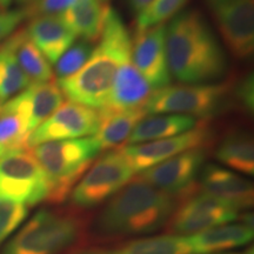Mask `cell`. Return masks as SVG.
<instances>
[{
    "mask_svg": "<svg viewBox=\"0 0 254 254\" xmlns=\"http://www.w3.org/2000/svg\"><path fill=\"white\" fill-rule=\"evenodd\" d=\"M166 56L171 77L185 85L219 80L228 68L224 49L196 9L180 12L166 26Z\"/></svg>",
    "mask_w": 254,
    "mask_h": 254,
    "instance_id": "obj_1",
    "label": "cell"
},
{
    "mask_svg": "<svg viewBox=\"0 0 254 254\" xmlns=\"http://www.w3.org/2000/svg\"><path fill=\"white\" fill-rule=\"evenodd\" d=\"M99 44L82 67L71 77L58 79L69 101L101 110L109 100L120 66L131 60L132 40L122 17L107 6Z\"/></svg>",
    "mask_w": 254,
    "mask_h": 254,
    "instance_id": "obj_2",
    "label": "cell"
},
{
    "mask_svg": "<svg viewBox=\"0 0 254 254\" xmlns=\"http://www.w3.org/2000/svg\"><path fill=\"white\" fill-rule=\"evenodd\" d=\"M174 208V196L138 178L110 199L97 219L95 230L106 238L152 234L167 224Z\"/></svg>",
    "mask_w": 254,
    "mask_h": 254,
    "instance_id": "obj_3",
    "label": "cell"
},
{
    "mask_svg": "<svg viewBox=\"0 0 254 254\" xmlns=\"http://www.w3.org/2000/svg\"><path fill=\"white\" fill-rule=\"evenodd\" d=\"M31 148L49 180L47 201L52 202H62L71 194L73 187L101 151L94 136L47 141Z\"/></svg>",
    "mask_w": 254,
    "mask_h": 254,
    "instance_id": "obj_4",
    "label": "cell"
},
{
    "mask_svg": "<svg viewBox=\"0 0 254 254\" xmlns=\"http://www.w3.org/2000/svg\"><path fill=\"white\" fill-rule=\"evenodd\" d=\"M80 219L41 209L8 241L0 254H62L80 237Z\"/></svg>",
    "mask_w": 254,
    "mask_h": 254,
    "instance_id": "obj_5",
    "label": "cell"
},
{
    "mask_svg": "<svg viewBox=\"0 0 254 254\" xmlns=\"http://www.w3.org/2000/svg\"><path fill=\"white\" fill-rule=\"evenodd\" d=\"M232 100L233 86L230 84H184L152 92L142 109L146 116L184 114L207 119L226 110Z\"/></svg>",
    "mask_w": 254,
    "mask_h": 254,
    "instance_id": "obj_6",
    "label": "cell"
},
{
    "mask_svg": "<svg viewBox=\"0 0 254 254\" xmlns=\"http://www.w3.org/2000/svg\"><path fill=\"white\" fill-rule=\"evenodd\" d=\"M50 194L47 177L31 152L13 151L0 157V200L33 206Z\"/></svg>",
    "mask_w": 254,
    "mask_h": 254,
    "instance_id": "obj_7",
    "label": "cell"
},
{
    "mask_svg": "<svg viewBox=\"0 0 254 254\" xmlns=\"http://www.w3.org/2000/svg\"><path fill=\"white\" fill-rule=\"evenodd\" d=\"M134 171L120 151L109 152L95 161L75 184L71 194L77 207L92 208L112 198L131 182Z\"/></svg>",
    "mask_w": 254,
    "mask_h": 254,
    "instance_id": "obj_8",
    "label": "cell"
},
{
    "mask_svg": "<svg viewBox=\"0 0 254 254\" xmlns=\"http://www.w3.org/2000/svg\"><path fill=\"white\" fill-rule=\"evenodd\" d=\"M225 45L238 59L254 51L253 0H205Z\"/></svg>",
    "mask_w": 254,
    "mask_h": 254,
    "instance_id": "obj_9",
    "label": "cell"
},
{
    "mask_svg": "<svg viewBox=\"0 0 254 254\" xmlns=\"http://www.w3.org/2000/svg\"><path fill=\"white\" fill-rule=\"evenodd\" d=\"M189 195L182 205L174 208L167 222L168 232L174 236L190 237L238 219L239 209L230 202L202 190Z\"/></svg>",
    "mask_w": 254,
    "mask_h": 254,
    "instance_id": "obj_10",
    "label": "cell"
},
{
    "mask_svg": "<svg viewBox=\"0 0 254 254\" xmlns=\"http://www.w3.org/2000/svg\"><path fill=\"white\" fill-rule=\"evenodd\" d=\"M99 127V112L84 105L63 104L27 138V148L47 141L67 140L94 135Z\"/></svg>",
    "mask_w": 254,
    "mask_h": 254,
    "instance_id": "obj_11",
    "label": "cell"
},
{
    "mask_svg": "<svg viewBox=\"0 0 254 254\" xmlns=\"http://www.w3.org/2000/svg\"><path fill=\"white\" fill-rule=\"evenodd\" d=\"M211 131L205 124H198L194 128L170 138L128 145L124 147L122 153L134 172L141 173L147 168L163 163L167 159L176 157L183 152L202 147L209 140Z\"/></svg>",
    "mask_w": 254,
    "mask_h": 254,
    "instance_id": "obj_12",
    "label": "cell"
},
{
    "mask_svg": "<svg viewBox=\"0 0 254 254\" xmlns=\"http://www.w3.org/2000/svg\"><path fill=\"white\" fill-rule=\"evenodd\" d=\"M206 154L194 148L172 157L140 173L142 180L170 195L189 194L204 167Z\"/></svg>",
    "mask_w": 254,
    "mask_h": 254,
    "instance_id": "obj_13",
    "label": "cell"
},
{
    "mask_svg": "<svg viewBox=\"0 0 254 254\" xmlns=\"http://www.w3.org/2000/svg\"><path fill=\"white\" fill-rule=\"evenodd\" d=\"M131 62L155 91L171 84L166 56V26L158 25L136 32Z\"/></svg>",
    "mask_w": 254,
    "mask_h": 254,
    "instance_id": "obj_14",
    "label": "cell"
},
{
    "mask_svg": "<svg viewBox=\"0 0 254 254\" xmlns=\"http://www.w3.org/2000/svg\"><path fill=\"white\" fill-rule=\"evenodd\" d=\"M63 100L58 84L51 80L31 84L21 93L6 101L4 106L17 112L31 133L62 106Z\"/></svg>",
    "mask_w": 254,
    "mask_h": 254,
    "instance_id": "obj_15",
    "label": "cell"
},
{
    "mask_svg": "<svg viewBox=\"0 0 254 254\" xmlns=\"http://www.w3.org/2000/svg\"><path fill=\"white\" fill-rule=\"evenodd\" d=\"M199 176L202 192L230 202L238 209L249 208L253 205L252 183L237 172L208 164L202 167Z\"/></svg>",
    "mask_w": 254,
    "mask_h": 254,
    "instance_id": "obj_16",
    "label": "cell"
},
{
    "mask_svg": "<svg viewBox=\"0 0 254 254\" xmlns=\"http://www.w3.org/2000/svg\"><path fill=\"white\" fill-rule=\"evenodd\" d=\"M25 31L50 64H56L77 38L60 15L33 17Z\"/></svg>",
    "mask_w": 254,
    "mask_h": 254,
    "instance_id": "obj_17",
    "label": "cell"
},
{
    "mask_svg": "<svg viewBox=\"0 0 254 254\" xmlns=\"http://www.w3.org/2000/svg\"><path fill=\"white\" fill-rule=\"evenodd\" d=\"M151 94V85L129 60L118 69L109 100L103 109L112 111L138 109L144 106Z\"/></svg>",
    "mask_w": 254,
    "mask_h": 254,
    "instance_id": "obj_18",
    "label": "cell"
},
{
    "mask_svg": "<svg viewBox=\"0 0 254 254\" xmlns=\"http://www.w3.org/2000/svg\"><path fill=\"white\" fill-rule=\"evenodd\" d=\"M193 254H215L239 249L253 240V226L240 224H224L187 237Z\"/></svg>",
    "mask_w": 254,
    "mask_h": 254,
    "instance_id": "obj_19",
    "label": "cell"
},
{
    "mask_svg": "<svg viewBox=\"0 0 254 254\" xmlns=\"http://www.w3.org/2000/svg\"><path fill=\"white\" fill-rule=\"evenodd\" d=\"M72 254H193L187 237H144L112 246L88 247Z\"/></svg>",
    "mask_w": 254,
    "mask_h": 254,
    "instance_id": "obj_20",
    "label": "cell"
},
{
    "mask_svg": "<svg viewBox=\"0 0 254 254\" xmlns=\"http://www.w3.org/2000/svg\"><path fill=\"white\" fill-rule=\"evenodd\" d=\"M99 112V127L93 135L101 150L118 147L127 141L136 124L146 113L142 107L124 111L101 109Z\"/></svg>",
    "mask_w": 254,
    "mask_h": 254,
    "instance_id": "obj_21",
    "label": "cell"
},
{
    "mask_svg": "<svg viewBox=\"0 0 254 254\" xmlns=\"http://www.w3.org/2000/svg\"><path fill=\"white\" fill-rule=\"evenodd\" d=\"M2 45L13 55L18 65L30 79L31 84L52 80L53 72L50 63L32 43L26 31H17L8 37Z\"/></svg>",
    "mask_w": 254,
    "mask_h": 254,
    "instance_id": "obj_22",
    "label": "cell"
},
{
    "mask_svg": "<svg viewBox=\"0 0 254 254\" xmlns=\"http://www.w3.org/2000/svg\"><path fill=\"white\" fill-rule=\"evenodd\" d=\"M198 125L195 118L184 114H155V116L142 118L136 124L127 144L135 145L141 142L170 138L184 132L190 131Z\"/></svg>",
    "mask_w": 254,
    "mask_h": 254,
    "instance_id": "obj_23",
    "label": "cell"
},
{
    "mask_svg": "<svg viewBox=\"0 0 254 254\" xmlns=\"http://www.w3.org/2000/svg\"><path fill=\"white\" fill-rule=\"evenodd\" d=\"M106 9L107 5L99 0H77L60 17L75 36L93 44L101 36Z\"/></svg>",
    "mask_w": 254,
    "mask_h": 254,
    "instance_id": "obj_24",
    "label": "cell"
},
{
    "mask_svg": "<svg viewBox=\"0 0 254 254\" xmlns=\"http://www.w3.org/2000/svg\"><path fill=\"white\" fill-rule=\"evenodd\" d=\"M215 157L222 165L237 173L254 174V145L247 132L234 131L225 135L215 151Z\"/></svg>",
    "mask_w": 254,
    "mask_h": 254,
    "instance_id": "obj_25",
    "label": "cell"
},
{
    "mask_svg": "<svg viewBox=\"0 0 254 254\" xmlns=\"http://www.w3.org/2000/svg\"><path fill=\"white\" fill-rule=\"evenodd\" d=\"M28 135L30 133L24 119L2 105L0 110V157L27 148Z\"/></svg>",
    "mask_w": 254,
    "mask_h": 254,
    "instance_id": "obj_26",
    "label": "cell"
},
{
    "mask_svg": "<svg viewBox=\"0 0 254 254\" xmlns=\"http://www.w3.org/2000/svg\"><path fill=\"white\" fill-rule=\"evenodd\" d=\"M31 85L13 55L0 45V100L4 103L21 93Z\"/></svg>",
    "mask_w": 254,
    "mask_h": 254,
    "instance_id": "obj_27",
    "label": "cell"
},
{
    "mask_svg": "<svg viewBox=\"0 0 254 254\" xmlns=\"http://www.w3.org/2000/svg\"><path fill=\"white\" fill-rule=\"evenodd\" d=\"M187 2V0H153L144 11L138 14V31L158 26L164 21L176 17Z\"/></svg>",
    "mask_w": 254,
    "mask_h": 254,
    "instance_id": "obj_28",
    "label": "cell"
},
{
    "mask_svg": "<svg viewBox=\"0 0 254 254\" xmlns=\"http://www.w3.org/2000/svg\"><path fill=\"white\" fill-rule=\"evenodd\" d=\"M93 44L81 40L74 43L57 60L56 73L58 79L71 77L86 64L93 52Z\"/></svg>",
    "mask_w": 254,
    "mask_h": 254,
    "instance_id": "obj_29",
    "label": "cell"
},
{
    "mask_svg": "<svg viewBox=\"0 0 254 254\" xmlns=\"http://www.w3.org/2000/svg\"><path fill=\"white\" fill-rule=\"evenodd\" d=\"M28 207L19 202L0 200V246L27 218Z\"/></svg>",
    "mask_w": 254,
    "mask_h": 254,
    "instance_id": "obj_30",
    "label": "cell"
},
{
    "mask_svg": "<svg viewBox=\"0 0 254 254\" xmlns=\"http://www.w3.org/2000/svg\"><path fill=\"white\" fill-rule=\"evenodd\" d=\"M77 0H34L26 9L28 17H38V15H62L67 11Z\"/></svg>",
    "mask_w": 254,
    "mask_h": 254,
    "instance_id": "obj_31",
    "label": "cell"
},
{
    "mask_svg": "<svg viewBox=\"0 0 254 254\" xmlns=\"http://www.w3.org/2000/svg\"><path fill=\"white\" fill-rule=\"evenodd\" d=\"M26 18L28 15L25 8L0 12V41L11 37Z\"/></svg>",
    "mask_w": 254,
    "mask_h": 254,
    "instance_id": "obj_32",
    "label": "cell"
},
{
    "mask_svg": "<svg viewBox=\"0 0 254 254\" xmlns=\"http://www.w3.org/2000/svg\"><path fill=\"white\" fill-rule=\"evenodd\" d=\"M233 99L240 104V106L247 112H252L254 109V79L253 73L241 79L239 84L233 87Z\"/></svg>",
    "mask_w": 254,
    "mask_h": 254,
    "instance_id": "obj_33",
    "label": "cell"
},
{
    "mask_svg": "<svg viewBox=\"0 0 254 254\" xmlns=\"http://www.w3.org/2000/svg\"><path fill=\"white\" fill-rule=\"evenodd\" d=\"M152 1H153V0H128V5L133 13L138 15L140 12L144 11Z\"/></svg>",
    "mask_w": 254,
    "mask_h": 254,
    "instance_id": "obj_34",
    "label": "cell"
},
{
    "mask_svg": "<svg viewBox=\"0 0 254 254\" xmlns=\"http://www.w3.org/2000/svg\"><path fill=\"white\" fill-rule=\"evenodd\" d=\"M12 0H0V8H2L4 11H6L11 5Z\"/></svg>",
    "mask_w": 254,
    "mask_h": 254,
    "instance_id": "obj_35",
    "label": "cell"
},
{
    "mask_svg": "<svg viewBox=\"0 0 254 254\" xmlns=\"http://www.w3.org/2000/svg\"><path fill=\"white\" fill-rule=\"evenodd\" d=\"M215 254H254L253 253V247L251 249L244 251V252H233V253H215Z\"/></svg>",
    "mask_w": 254,
    "mask_h": 254,
    "instance_id": "obj_36",
    "label": "cell"
},
{
    "mask_svg": "<svg viewBox=\"0 0 254 254\" xmlns=\"http://www.w3.org/2000/svg\"><path fill=\"white\" fill-rule=\"evenodd\" d=\"M34 0H17L18 4H21V5H30L31 2H33Z\"/></svg>",
    "mask_w": 254,
    "mask_h": 254,
    "instance_id": "obj_37",
    "label": "cell"
},
{
    "mask_svg": "<svg viewBox=\"0 0 254 254\" xmlns=\"http://www.w3.org/2000/svg\"><path fill=\"white\" fill-rule=\"evenodd\" d=\"M100 2H103V4H106V2H109L110 0H99Z\"/></svg>",
    "mask_w": 254,
    "mask_h": 254,
    "instance_id": "obj_38",
    "label": "cell"
},
{
    "mask_svg": "<svg viewBox=\"0 0 254 254\" xmlns=\"http://www.w3.org/2000/svg\"><path fill=\"white\" fill-rule=\"evenodd\" d=\"M1 106H2V101L0 100V110H1Z\"/></svg>",
    "mask_w": 254,
    "mask_h": 254,
    "instance_id": "obj_39",
    "label": "cell"
}]
</instances>
